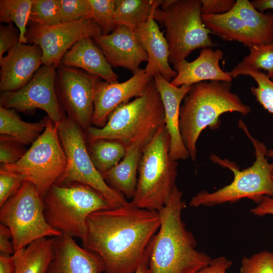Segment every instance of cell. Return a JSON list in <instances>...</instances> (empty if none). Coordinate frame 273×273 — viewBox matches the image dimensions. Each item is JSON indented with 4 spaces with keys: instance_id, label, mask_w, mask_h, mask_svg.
I'll return each mask as SVG.
<instances>
[{
    "instance_id": "obj_35",
    "label": "cell",
    "mask_w": 273,
    "mask_h": 273,
    "mask_svg": "<svg viewBox=\"0 0 273 273\" xmlns=\"http://www.w3.org/2000/svg\"><path fill=\"white\" fill-rule=\"evenodd\" d=\"M62 23L91 18L88 0H60Z\"/></svg>"
},
{
    "instance_id": "obj_40",
    "label": "cell",
    "mask_w": 273,
    "mask_h": 273,
    "mask_svg": "<svg viewBox=\"0 0 273 273\" xmlns=\"http://www.w3.org/2000/svg\"><path fill=\"white\" fill-rule=\"evenodd\" d=\"M233 261L225 256L212 259L210 263L195 273H226Z\"/></svg>"
},
{
    "instance_id": "obj_23",
    "label": "cell",
    "mask_w": 273,
    "mask_h": 273,
    "mask_svg": "<svg viewBox=\"0 0 273 273\" xmlns=\"http://www.w3.org/2000/svg\"><path fill=\"white\" fill-rule=\"evenodd\" d=\"M92 38L87 37L77 41L64 55L60 63L81 69L108 82H118V75Z\"/></svg>"
},
{
    "instance_id": "obj_33",
    "label": "cell",
    "mask_w": 273,
    "mask_h": 273,
    "mask_svg": "<svg viewBox=\"0 0 273 273\" xmlns=\"http://www.w3.org/2000/svg\"><path fill=\"white\" fill-rule=\"evenodd\" d=\"M91 18L101 27L102 34L108 35L116 28L114 23L115 0H88Z\"/></svg>"
},
{
    "instance_id": "obj_26",
    "label": "cell",
    "mask_w": 273,
    "mask_h": 273,
    "mask_svg": "<svg viewBox=\"0 0 273 273\" xmlns=\"http://www.w3.org/2000/svg\"><path fill=\"white\" fill-rule=\"evenodd\" d=\"M47 117L39 122H28L13 109L0 106V133L11 136L23 145L32 144L44 131Z\"/></svg>"
},
{
    "instance_id": "obj_42",
    "label": "cell",
    "mask_w": 273,
    "mask_h": 273,
    "mask_svg": "<svg viewBox=\"0 0 273 273\" xmlns=\"http://www.w3.org/2000/svg\"><path fill=\"white\" fill-rule=\"evenodd\" d=\"M250 211L254 215L259 216L273 215V197L268 196L262 197L257 205L251 209Z\"/></svg>"
},
{
    "instance_id": "obj_32",
    "label": "cell",
    "mask_w": 273,
    "mask_h": 273,
    "mask_svg": "<svg viewBox=\"0 0 273 273\" xmlns=\"http://www.w3.org/2000/svg\"><path fill=\"white\" fill-rule=\"evenodd\" d=\"M249 53L242 60L244 64L258 70L266 72L270 79L273 77V41L253 46L249 48Z\"/></svg>"
},
{
    "instance_id": "obj_30",
    "label": "cell",
    "mask_w": 273,
    "mask_h": 273,
    "mask_svg": "<svg viewBox=\"0 0 273 273\" xmlns=\"http://www.w3.org/2000/svg\"><path fill=\"white\" fill-rule=\"evenodd\" d=\"M33 0H1L0 21L7 24L14 23L20 31V42L26 44L27 24Z\"/></svg>"
},
{
    "instance_id": "obj_39",
    "label": "cell",
    "mask_w": 273,
    "mask_h": 273,
    "mask_svg": "<svg viewBox=\"0 0 273 273\" xmlns=\"http://www.w3.org/2000/svg\"><path fill=\"white\" fill-rule=\"evenodd\" d=\"M202 15H221L231 11L235 5L234 0H201Z\"/></svg>"
},
{
    "instance_id": "obj_36",
    "label": "cell",
    "mask_w": 273,
    "mask_h": 273,
    "mask_svg": "<svg viewBox=\"0 0 273 273\" xmlns=\"http://www.w3.org/2000/svg\"><path fill=\"white\" fill-rule=\"evenodd\" d=\"M27 150L13 138L1 135L0 162L1 165L12 164L18 162L26 153Z\"/></svg>"
},
{
    "instance_id": "obj_9",
    "label": "cell",
    "mask_w": 273,
    "mask_h": 273,
    "mask_svg": "<svg viewBox=\"0 0 273 273\" xmlns=\"http://www.w3.org/2000/svg\"><path fill=\"white\" fill-rule=\"evenodd\" d=\"M58 130L67 165L54 184H84L102 194L114 208L125 205L128 202L125 197L110 187L95 167L88 151L85 132L65 113L58 123Z\"/></svg>"
},
{
    "instance_id": "obj_29",
    "label": "cell",
    "mask_w": 273,
    "mask_h": 273,
    "mask_svg": "<svg viewBox=\"0 0 273 273\" xmlns=\"http://www.w3.org/2000/svg\"><path fill=\"white\" fill-rule=\"evenodd\" d=\"M228 73L233 78L241 75L251 76L257 84L250 88L251 93L262 107L273 115V81L266 74L242 62Z\"/></svg>"
},
{
    "instance_id": "obj_16",
    "label": "cell",
    "mask_w": 273,
    "mask_h": 273,
    "mask_svg": "<svg viewBox=\"0 0 273 273\" xmlns=\"http://www.w3.org/2000/svg\"><path fill=\"white\" fill-rule=\"evenodd\" d=\"M153 77L144 69H140L128 80L122 82H108L100 79L97 84L94 101L92 123L102 127L109 114L121 104L142 96Z\"/></svg>"
},
{
    "instance_id": "obj_19",
    "label": "cell",
    "mask_w": 273,
    "mask_h": 273,
    "mask_svg": "<svg viewBox=\"0 0 273 273\" xmlns=\"http://www.w3.org/2000/svg\"><path fill=\"white\" fill-rule=\"evenodd\" d=\"M113 67L127 69L134 74L148 55L138 40L134 30L125 26H117L108 35L93 38Z\"/></svg>"
},
{
    "instance_id": "obj_21",
    "label": "cell",
    "mask_w": 273,
    "mask_h": 273,
    "mask_svg": "<svg viewBox=\"0 0 273 273\" xmlns=\"http://www.w3.org/2000/svg\"><path fill=\"white\" fill-rule=\"evenodd\" d=\"M154 15L134 29V32L148 55V63L144 69L145 72L152 77L159 74L171 81L177 75V72L169 65L168 44L154 19Z\"/></svg>"
},
{
    "instance_id": "obj_3",
    "label": "cell",
    "mask_w": 273,
    "mask_h": 273,
    "mask_svg": "<svg viewBox=\"0 0 273 273\" xmlns=\"http://www.w3.org/2000/svg\"><path fill=\"white\" fill-rule=\"evenodd\" d=\"M230 82L203 81L194 84L184 99L180 108L179 128L183 141L190 157H197V142L202 131L208 127L218 129L220 116L227 112L246 116L251 108L231 91Z\"/></svg>"
},
{
    "instance_id": "obj_7",
    "label": "cell",
    "mask_w": 273,
    "mask_h": 273,
    "mask_svg": "<svg viewBox=\"0 0 273 273\" xmlns=\"http://www.w3.org/2000/svg\"><path fill=\"white\" fill-rule=\"evenodd\" d=\"M48 224L62 234L82 241L90 214L114 208L110 202L92 187L80 183L54 184L42 197Z\"/></svg>"
},
{
    "instance_id": "obj_47",
    "label": "cell",
    "mask_w": 273,
    "mask_h": 273,
    "mask_svg": "<svg viewBox=\"0 0 273 273\" xmlns=\"http://www.w3.org/2000/svg\"><path fill=\"white\" fill-rule=\"evenodd\" d=\"M270 79L273 81V77L272 78H271Z\"/></svg>"
},
{
    "instance_id": "obj_18",
    "label": "cell",
    "mask_w": 273,
    "mask_h": 273,
    "mask_svg": "<svg viewBox=\"0 0 273 273\" xmlns=\"http://www.w3.org/2000/svg\"><path fill=\"white\" fill-rule=\"evenodd\" d=\"M42 52L35 44L19 42L0 59L1 93L24 86L42 64ZM43 65V64H42Z\"/></svg>"
},
{
    "instance_id": "obj_12",
    "label": "cell",
    "mask_w": 273,
    "mask_h": 273,
    "mask_svg": "<svg viewBox=\"0 0 273 273\" xmlns=\"http://www.w3.org/2000/svg\"><path fill=\"white\" fill-rule=\"evenodd\" d=\"M205 26L221 39L250 48L273 41V12L257 10L248 0H237L233 9L221 15H202Z\"/></svg>"
},
{
    "instance_id": "obj_4",
    "label": "cell",
    "mask_w": 273,
    "mask_h": 273,
    "mask_svg": "<svg viewBox=\"0 0 273 273\" xmlns=\"http://www.w3.org/2000/svg\"><path fill=\"white\" fill-rule=\"evenodd\" d=\"M238 126L252 144L256 157L255 161L251 166L240 170L234 162L212 154L210 160L231 170L234 174V179L229 185L213 192L209 193L205 190L199 192L191 199L190 206L210 207L234 203L244 198L258 204L264 196L273 197V163H269L266 158L268 150L263 143L251 135L241 119L238 121Z\"/></svg>"
},
{
    "instance_id": "obj_13",
    "label": "cell",
    "mask_w": 273,
    "mask_h": 273,
    "mask_svg": "<svg viewBox=\"0 0 273 273\" xmlns=\"http://www.w3.org/2000/svg\"><path fill=\"white\" fill-rule=\"evenodd\" d=\"M101 78L81 69L60 64L55 88L67 116L85 132L92 127L97 82Z\"/></svg>"
},
{
    "instance_id": "obj_45",
    "label": "cell",
    "mask_w": 273,
    "mask_h": 273,
    "mask_svg": "<svg viewBox=\"0 0 273 273\" xmlns=\"http://www.w3.org/2000/svg\"><path fill=\"white\" fill-rule=\"evenodd\" d=\"M135 273H152L149 266V262H145L140 265Z\"/></svg>"
},
{
    "instance_id": "obj_43",
    "label": "cell",
    "mask_w": 273,
    "mask_h": 273,
    "mask_svg": "<svg viewBox=\"0 0 273 273\" xmlns=\"http://www.w3.org/2000/svg\"><path fill=\"white\" fill-rule=\"evenodd\" d=\"M15 262L13 255L0 254V273H14Z\"/></svg>"
},
{
    "instance_id": "obj_27",
    "label": "cell",
    "mask_w": 273,
    "mask_h": 273,
    "mask_svg": "<svg viewBox=\"0 0 273 273\" xmlns=\"http://www.w3.org/2000/svg\"><path fill=\"white\" fill-rule=\"evenodd\" d=\"M163 1L115 0L114 23L133 30L155 14Z\"/></svg>"
},
{
    "instance_id": "obj_44",
    "label": "cell",
    "mask_w": 273,
    "mask_h": 273,
    "mask_svg": "<svg viewBox=\"0 0 273 273\" xmlns=\"http://www.w3.org/2000/svg\"><path fill=\"white\" fill-rule=\"evenodd\" d=\"M253 6L258 11L273 10V0H254L250 1Z\"/></svg>"
},
{
    "instance_id": "obj_10",
    "label": "cell",
    "mask_w": 273,
    "mask_h": 273,
    "mask_svg": "<svg viewBox=\"0 0 273 273\" xmlns=\"http://www.w3.org/2000/svg\"><path fill=\"white\" fill-rule=\"evenodd\" d=\"M0 220L12 233L15 252L38 239L62 235L47 222L42 197L27 180L1 207Z\"/></svg>"
},
{
    "instance_id": "obj_38",
    "label": "cell",
    "mask_w": 273,
    "mask_h": 273,
    "mask_svg": "<svg viewBox=\"0 0 273 273\" xmlns=\"http://www.w3.org/2000/svg\"><path fill=\"white\" fill-rule=\"evenodd\" d=\"M20 31L13 23L1 25L0 27V59L4 54L20 42Z\"/></svg>"
},
{
    "instance_id": "obj_11",
    "label": "cell",
    "mask_w": 273,
    "mask_h": 273,
    "mask_svg": "<svg viewBox=\"0 0 273 273\" xmlns=\"http://www.w3.org/2000/svg\"><path fill=\"white\" fill-rule=\"evenodd\" d=\"M67 158L61 143L58 123L47 116L46 127L16 163L1 168L23 176L33 184L43 197L64 171Z\"/></svg>"
},
{
    "instance_id": "obj_28",
    "label": "cell",
    "mask_w": 273,
    "mask_h": 273,
    "mask_svg": "<svg viewBox=\"0 0 273 273\" xmlns=\"http://www.w3.org/2000/svg\"><path fill=\"white\" fill-rule=\"evenodd\" d=\"M87 149L95 167L102 174L119 164L127 146L117 140L99 139L89 142Z\"/></svg>"
},
{
    "instance_id": "obj_17",
    "label": "cell",
    "mask_w": 273,
    "mask_h": 273,
    "mask_svg": "<svg viewBox=\"0 0 273 273\" xmlns=\"http://www.w3.org/2000/svg\"><path fill=\"white\" fill-rule=\"evenodd\" d=\"M53 251L46 273H102L106 268L97 253L78 246L73 237H53Z\"/></svg>"
},
{
    "instance_id": "obj_6",
    "label": "cell",
    "mask_w": 273,
    "mask_h": 273,
    "mask_svg": "<svg viewBox=\"0 0 273 273\" xmlns=\"http://www.w3.org/2000/svg\"><path fill=\"white\" fill-rule=\"evenodd\" d=\"M170 143L164 125L144 149L132 200L138 207L159 211L167 204L176 187L177 162L169 155Z\"/></svg>"
},
{
    "instance_id": "obj_24",
    "label": "cell",
    "mask_w": 273,
    "mask_h": 273,
    "mask_svg": "<svg viewBox=\"0 0 273 273\" xmlns=\"http://www.w3.org/2000/svg\"><path fill=\"white\" fill-rule=\"evenodd\" d=\"M150 141L140 140L128 145L119 164L102 174L110 187L128 199L134 196L140 161L144 149Z\"/></svg>"
},
{
    "instance_id": "obj_25",
    "label": "cell",
    "mask_w": 273,
    "mask_h": 273,
    "mask_svg": "<svg viewBox=\"0 0 273 273\" xmlns=\"http://www.w3.org/2000/svg\"><path fill=\"white\" fill-rule=\"evenodd\" d=\"M53 251V237H43L32 242L13 254L14 273H46Z\"/></svg>"
},
{
    "instance_id": "obj_8",
    "label": "cell",
    "mask_w": 273,
    "mask_h": 273,
    "mask_svg": "<svg viewBox=\"0 0 273 273\" xmlns=\"http://www.w3.org/2000/svg\"><path fill=\"white\" fill-rule=\"evenodd\" d=\"M201 0H165L154 19L163 23L169 50V62L175 71L179 63L193 51L214 46L212 32L202 18Z\"/></svg>"
},
{
    "instance_id": "obj_15",
    "label": "cell",
    "mask_w": 273,
    "mask_h": 273,
    "mask_svg": "<svg viewBox=\"0 0 273 273\" xmlns=\"http://www.w3.org/2000/svg\"><path fill=\"white\" fill-rule=\"evenodd\" d=\"M56 69L54 65H43L22 87L1 93L0 106L30 114L40 109L52 121L58 123L65 112L55 90Z\"/></svg>"
},
{
    "instance_id": "obj_37",
    "label": "cell",
    "mask_w": 273,
    "mask_h": 273,
    "mask_svg": "<svg viewBox=\"0 0 273 273\" xmlns=\"http://www.w3.org/2000/svg\"><path fill=\"white\" fill-rule=\"evenodd\" d=\"M24 181L21 175L0 169V207L16 193Z\"/></svg>"
},
{
    "instance_id": "obj_46",
    "label": "cell",
    "mask_w": 273,
    "mask_h": 273,
    "mask_svg": "<svg viewBox=\"0 0 273 273\" xmlns=\"http://www.w3.org/2000/svg\"><path fill=\"white\" fill-rule=\"evenodd\" d=\"M266 156L268 157H271L273 158V149L269 150L267 151ZM272 177L273 179V172L272 174Z\"/></svg>"
},
{
    "instance_id": "obj_2",
    "label": "cell",
    "mask_w": 273,
    "mask_h": 273,
    "mask_svg": "<svg viewBox=\"0 0 273 273\" xmlns=\"http://www.w3.org/2000/svg\"><path fill=\"white\" fill-rule=\"evenodd\" d=\"M176 186L167 204L158 212L160 225L153 240L149 266L152 273H195L212 258L198 251L193 234L186 228L181 213L186 207Z\"/></svg>"
},
{
    "instance_id": "obj_1",
    "label": "cell",
    "mask_w": 273,
    "mask_h": 273,
    "mask_svg": "<svg viewBox=\"0 0 273 273\" xmlns=\"http://www.w3.org/2000/svg\"><path fill=\"white\" fill-rule=\"evenodd\" d=\"M160 225L159 213L132 201L94 212L87 218L84 248L98 254L105 273H135L149 262L152 243Z\"/></svg>"
},
{
    "instance_id": "obj_41",
    "label": "cell",
    "mask_w": 273,
    "mask_h": 273,
    "mask_svg": "<svg viewBox=\"0 0 273 273\" xmlns=\"http://www.w3.org/2000/svg\"><path fill=\"white\" fill-rule=\"evenodd\" d=\"M0 252L9 255L15 253L12 233L8 227L2 224H0Z\"/></svg>"
},
{
    "instance_id": "obj_5",
    "label": "cell",
    "mask_w": 273,
    "mask_h": 273,
    "mask_svg": "<svg viewBox=\"0 0 273 273\" xmlns=\"http://www.w3.org/2000/svg\"><path fill=\"white\" fill-rule=\"evenodd\" d=\"M164 125V109L153 77L142 96L117 107L103 127L92 126L85 134L88 142L117 140L127 147L140 140H151Z\"/></svg>"
},
{
    "instance_id": "obj_14",
    "label": "cell",
    "mask_w": 273,
    "mask_h": 273,
    "mask_svg": "<svg viewBox=\"0 0 273 273\" xmlns=\"http://www.w3.org/2000/svg\"><path fill=\"white\" fill-rule=\"evenodd\" d=\"M102 34L99 25L86 17L53 26L29 25L25 36L28 43L40 47L43 65L58 68L64 55L77 41Z\"/></svg>"
},
{
    "instance_id": "obj_20",
    "label": "cell",
    "mask_w": 273,
    "mask_h": 273,
    "mask_svg": "<svg viewBox=\"0 0 273 273\" xmlns=\"http://www.w3.org/2000/svg\"><path fill=\"white\" fill-rule=\"evenodd\" d=\"M160 95L165 112V125L170 139L169 155L175 161L186 160L189 153L183 141L179 128V114L181 101L192 85L176 86L159 74L153 76Z\"/></svg>"
},
{
    "instance_id": "obj_31",
    "label": "cell",
    "mask_w": 273,
    "mask_h": 273,
    "mask_svg": "<svg viewBox=\"0 0 273 273\" xmlns=\"http://www.w3.org/2000/svg\"><path fill=\"white\" fill-rule=\"evenodd\" d=\"M61 23L60 0H33L29 25L53 26Z\"/></svg>"
},
{
    "instance_id": "obj_34",
    "label": "cell",
    "mask_w": 273,
    "mask_h": 273,
    "mask_svg": "<svg viewBox=\"0 0 273 273\" xmlns=\"http://www.w3.org/2000/svg\"><path fill=\"white\" fill-rule=\"evenodd\" d=\"M241 264L240 273H273V252L265 250L244 256Z\"/></svg>"
},
{
    "instance_id": "obj_22",
    "label": "cell",
    "mask_w": 273,
    "mask_h": 273,
    "mask_svg": "<svg viewBox=\"0 0 273 273\" xmlns=\"http://www.w3.org/2000/svg\"><path fill=\"white\" fill-rule=\"evenodd\" d=\"M223 53L220 49H202L194 61H181L175 71L177 75L170 82L176 86L192 85L203 81H218L232 82V77L220 67Z\"/></svg>"
}]
</instances>
